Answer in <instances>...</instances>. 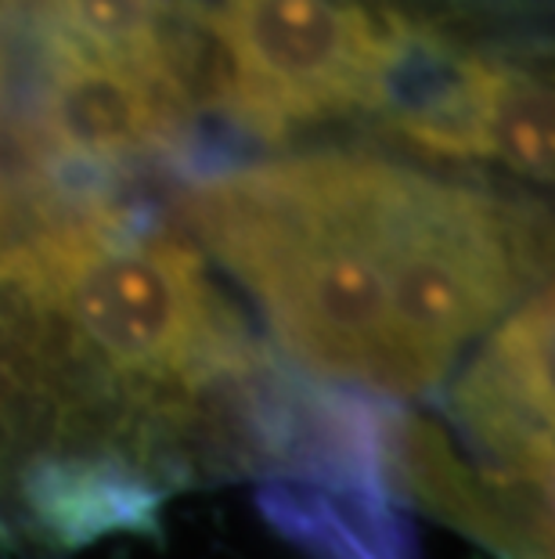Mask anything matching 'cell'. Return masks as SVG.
Wrapping results in <instances>:
<instances>
[{
  "mask_svg": "<svg viewBox=\"0 0 555 559\" xmlns=\"http://www.w3.org/2000/svg\"><path fill=\"white\" fill-rule=\"evenodd\" d=\"M397 459L408 487L436 516L476 534L505 559H552V487L466 469L430 423L405 426Z\"/></svg>",
  "mask_w": 555,
  "mask_h": 559,
  "instance_id": "6",
  "label": "cell"
},
{
  "mask_svg": "<svg viewBox=\"0 0 555 559\" xmlns=\"http://www.w3.org/2000/svg\"><path fill=\"white\" fill-rule=\"evenodd\" d=\"M4 4H15V0H0V8H4Z\"/></svg>",
  "mask_w": 555,
  "mask_h": 559,
  "instance_id": "9",
  "label": "cell"
},
{
  "mask_svg": "<svg viewBox=\"0 0 555 559\" xmlns=\"http://www.w3.org/2000/svg\"><path fill=\"white\" fill-rule=\"evenodd\" d=\"M451 415L483 473L552 487V300H527L458 379Z\"/></svg>",
  "mask_w": 555,
  "mask_h": 559,
  "instance_id": "5",
  "label": "cell"
},
{
  "mask_svg": "<svg viewBox=\"0 0 555 559\" xmlns=\"http://www.w3.org/2000/svg\"><path fill=\"white\" fill-rule=\"evenodd\" d=\"M487 159L530 181H552V94L534 66L498 55L483 123Z\"/></svg>",
  "mask_w": 555,
  "mask_h": 559,
  "instance_id": "7",
  "label": "cell"
},
{
  "mask_svg": "<svg viewBox=\"0 0 555 559\" xmlns=\"http://www.w3.org/2000/svg\"><path fill=\"white\" fill-rule=\"evenodd\" d=\"M192 123L141 69L98 58L40 22V80L33 98V156L69 192L80 174L170 148Z\"/></svg>",
  "mask_w": 555,
  "mask_h": 559,
  "instance_id": "4",
  "label": "cell"
},
{
  "mask_svg": "<svg viewBox=\"0 0 555 559\" xmlns=\"http://www.w3.org/2000/svg\"><path fill=\"white\" fill-rule=\"evenodd\" d=\"M242 76V130L275 141L297 123L364 112L386 33L375 0H198Z\"/></svg>",
  "mask_w": 555,
  "mask_h": 559,
  "instance_id": "3",
  "label": "cell"
},
{
  "mask_svg": "<svg viewBox=\"0 0 555 559\" xmlns=\"http://www.w3.org/2000/svg\"><path fill=\"white\" fill-rule=\"evenodd\" d=\"M0 91H4V40H0Z\"/></svg>",
  "mask_w": 555,
  "mask_h": 559,
  "instance_id": "8",
  "label": "cell"
},
{
  "mask_svg": "<svg viewBox=\"0 0 555 559\" xmlns=\"http://www.w3.org/2000/svg\"><path fill=\"white\" fill-rule=\"evenodd\" d=\"M411 166L314 152L198 177L184 213L281 350L369 394H426L397 329L394 282Z\"/></svg>",
  "mask_w": 555,
  "mask_h": 559,
  "instance_id": "1",
  "label": "cell"
},
{
  "mask_svg": "<svg viewBox=\"0 0 555 559\" xmlns=\"http://www.w3.org/2000/svg\"><path fill=\"white\" fill-rule=\"evenodd\" d=\"M0 282L109 386L159 397L250 372V336L192 246L137 228L101 202L73 206L26 246L0 253Z\"/></svg>",
  "mask_w": 555,
  "mask_h": 559,
  "instance_id": "2",
  "label": "cell"
}]
</instances>
